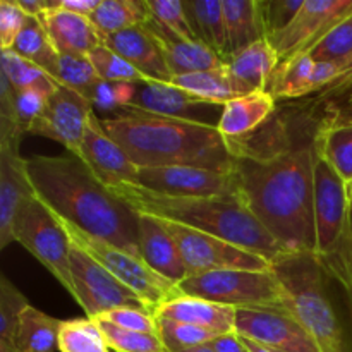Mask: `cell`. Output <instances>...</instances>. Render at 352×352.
I'll return each mask as SVG.
<instances>
[{
    "label": "cell",
    "mask_w": 352,
    "mask_h": 352,
    "mask_svg": "<svg viewBox=\"0 0 352 352\" xmlns=\"http://www.w3.org/2000/svg\"><path fill=\"white\" fill-rule=\"evenodd\" d=\"M313 140L267 157H237L241 201L285 253H313L315 184Z\"/></svg>",
    "instance_id": "6da1fadb"
},
{
    "label": "cell",
    "mask_w": 352,
    "mask_h": 352,
    "mask_svg": "<svg viewBox=\"0 0 352 352\" xmlns=\"http://www.w3.org/2000/svg\"><path fill=\"white\" fill-rule=\"evenodd\" d=\"M28 175L38 198L65 222L113 244L140 253V213L134 212L76 155H33Z\"/></svg>",
    "instance_id": "7a4b0ae2"
},
{
    "label": "cell",
    "mask_w": 352,
    "mask_h": 352,
    "mask_svg": "<svg viewBox=\"0 0 352 352\" xmlns=\"http://www.w3.org/2000/svg\"><path fill=\"white\" fill-rule=\"evenodd\" d=\"M107 133L124 148L138 168L203 167L232 172L237 164L234 141L215 126L122 109L102 119Z\"/></svg>",
    "instance_id": "3957f363"
},
{
    "label": "cell",
    "mask_w": 352,
    "mask_h": 352,
    "mask_svg": "<svg viewBox=\"0 0 352 352\" xmlns=\"http://www.w3.org/2000/svg\"><path fill=\"white\" fill-rule=\"evenodd\" d=\"M110 189L136 213L153 215L212 234L260 254L272 263L285 254L280 244L241 199L177 198L150 191L138 184H122Z\"/></svg>",
    "instance_id": "277c9868"
},
{
    "label": "cell",
    "mask_w": 352,
    "mask_h": 352,
    "mask_svg": "<svg viewBox=\"0 0 352 352\" xmlns=\"http://www.w3.org/2000/svg\"><path fill=\"white\" fill-rule=\"evenodd\" d=\"M274 272L287 294V313L315 340L320 352H346L339 318L325 291V270L313 253H285Z\"/></svg>",
    "instance_id": "5b68a950"
},
{
    "label": "cell",
    "mask_w": 352,
    "mask_h": 352,
    "mask_svg": "<svg viewBox=\"0 0 352 352\" xmlns=\"http://www.w3.org/2000/svg\"><path fill=\"white\" fill-rule=\"evenodd\" d=\"M181 294L243 309H278L287 313V294L274 267L270 270H220L186 277Z\"/></svg>",
    "instance_id": "8992f818"
},
{
    "label": "cell",
    "mask_w": 352,
    "mask_h": 352,
    "mask_svg": "<svg viewBox=\"0 0 352 352\" xmlns=\"http://www.w3.org/2000/svg\"><path fill=\"white\" fill-rule=\"evenodd\" d=\"M14 243H19L33 254L58 284L71 296L74 285L71 277V239L58 217L34 192L24 201L12 229Z\"/></svg>",
    "instance_id": "52a82bcc"
},
{
    "label": "cell",
    "mask_w": 352,
    "mask_h": 352,
    "mask_svg": "<svg viewBox=\"0 0 352 352\" xmlns=\"http://www.w3.org/2000/svg\"><path fill=\"white\" fill-rule=\"evenodd\" d=\"M58 220L67 232L69 239L82 251H86L93 260L98 261L120 284L134 292L153 315L165 301L181 292L177 285L151 270L141 258L78 229L65 220Z\"/></svg>",
    "instance_id": "ba28073f"
},
{
    "label": "cell",
    "mask_w": 352,
    "mask_h": 352,
    "mask_svg": "<svg viewBox=\"0 0 352 352\" xmlns=\"http://www.w3.org/2000/svg\"><path fill=\"white\" fill-rule=\"evenodd\" d=\"M164 226L177 243L188 277L220 270H270V260L244 250L226 239L201 232L182 223L164 220Z\"/></svg>",
    "instance_id": "9c48e42d"
},
{
    "label": "cell",
    "mask_w": 352,
    "mask_h": 352,
    "mask_svg": "<svg viewBox=\"0 0 352 352\" xmlns=\"http://www.w3.org/2000/svg\"><path fill=\"white\" fill-rule=\"evenodd\" d=\"M313 158V184H315V232L318 258L327 256L336 250L352 215L349 186L333 170L315 148Z\"/></svg>",
    "instance_id": "30bf717a"
},
{
    "label": "cell",
    "mask_w": 352,
    "mask_h": 352,
    "mask_svg": "<svg viewBox=\"0 0 352 352\" xmlns=\"http://www.w3.org/2000/svg\"><path fill=\"white\" fill-rule=\"evenodd\" d=\"M71 244V277L74 285L72 298L86 313V318H96L117 308L148 309L134 292L120 284L98 261L93 260L72 241Z\"/></svg>",
    "instance_id": "8fae6325"
},
{
    "label": "cell",
    "mask_w": 352,
    "mask_h": 352,
    "mask_svg": "<svg viewBox=\"0 0 352 352\" xmlns=\"http://www.w3.org/2000/svg\"><path fill=\"white\" fill-rule=\"evenodd\" d=\"M138 186L177 198H236L239 196L236 172L203 167L140 168Z\"/></svg>",
    "instance_id": "7c38bea8"
},
{
    "label": "cell",
    "mask_w": 352,
    "mask_h": 352,
    "mask_svg": "<svg viewBox=\"0 0 352 352\" xmlns=\"http://www.w3.org/2000/svg\"><path fill=\"white\" fill-rule=\"evenodd\" d=\"M352 16V0H305L291 24L280 33L267 38L278 60L308 54L332 28Z\"/></svg>",
    "instance_id": "4fadbf2b"
},
{
    "label": "cell",
    "mask_w": 352,
    "mask_h": 352,
    "mask_svg": "<svg viewBox=\"0 0 352 352\" xmlns=\"http://www.w3.org/2000/svg\"><path fill=\"white\" fill-rule=\"evenodd\" d=\"M93 112V105L85 96L58 85L28 134L57 141L65 151L81 158L82 136Z\"/></svg>",
    "instance_id": "5bb4252c"
},
{
    "label": "cell",
    "mask_w": 352,
    "mask_h": 352,
    "mask_svg": "<svg viewBox=\"0 0 352 352\" xmlns=\"http://www.w3.org/2000/svg\"><path fill=\"white\" fill-rule=\"evenodd\" d=\"M236 333L274 351L320 352L298 320L278 309H237Z\"/></svg>",
    "instance_id": "9a60e30c"
},
{
    "label": "cell",
    "mask_w": 352,
    "mask_h": 352,
    "mask_svg": "<svg viewBox=\"0 0 352 352\" xmlns=\"http://www.w3.org/2000/svg\"><path fill=\"white\" fill-rule=\"evenodd\" d=\"M223 105H212L195 98L189 93L175 88L170 82L162 81H143L134 82L133 102L127 109L143 110L172 119L191 120L215 126L219 124L222 110H217Z\"/></svg>",
    "instance_id": "2e32d148"
},
{
    "label": "cell",
    "mask_w": 352,
    "mask_h": 352,
    "mask_svg": "<svg viewBox=\"0 0 352 352\" xmlns=\"http://www.w3.org/2000/svg\"><path fill=\"white\" fill-rule=\"evenodd\" d=\"M81 160L109 188L138 184L140 168L133 164L124 148L103 127L102 119L93 112L82 136Z\"/></svg>",
    "instance_id": "e0dca14e"
},
{
    "label": "cell",
    "mask_w": 352,
    "mask_h": 352,
    "mask_svg": "<svg viewBox=\"0 0 352 352\" xmlns=\"http://www.w3.org/2000/svg\"><path fill=\"white\" fill-rule=\"evenodd\" d=\"M19 140H0V248L6 250L12 239V229L21 206L34 195L26 168V158L19 153Z\"/></svg>",
    "instance_id": "ac0fdd59"
},
{
    "label": "cell",
    "mask_w": 352,
    "mask_h": 352,
    "mask_svg": "<svg viewBox=\"0 0 352 352\" xmlns=\"http://www.w3.org/2000/svg\"><path fill=\"white\" fill-rule=\"evenodd\" d=\"M342 74V67L330 62H316L309 54L280 62L270 79L267 93L277 100H296L320 93Z\"/></svg>",
    "instance_id": "d6986e66"
},
{
    "label": "cell",
    "mask_w": 352,
    "mask_h": 352,
    "mask_svg": "<svg viewBox=\"0 0 352 352\" xmlns=\"http://www.w3.org/2000/svg\"><path fill=\"white\" fill-rule=\"evenodd\" d=\"M140 253L151 270L177 287L188 277L177 243L158 217L140 213Z\"/></svg>",
    "instance_id": "ffe728a7"
},
{
    "label": "cell",
    "mask_w": 352,
    "mask_h": 352,
    "mask_svg": "<svg viewBox=\"0 0 352 352\" xmlns=\"http://www.w3.org/2000/svg\"><path fill=\"white\" fill-rule=\"evenodd\" d=\"M277 52L267 38L254 41L250 47L236 52L226 58V67L234 89L239 96L267 91L275 69L278 67Z\"/></svg>",
    "instance_id": "44dd1931"
},
{
    "label": "cell",
    "mask_w": 352,
    "mask_h": 352,
    "mask_svg": "<svg viewBox=\"0 0 352 352\" xmlns=\"http://www.w3.org/2000/svg\"><path fill=\"white\" fill-rule=\"evenodd\" d=\"M144 28L157 40L172 78L174 76L195 74V72L217 71V69L226 67L223 57L217 54L213 48H210L203 41H184L172 36L165 28H162L153 19V16L144 24Z\"/></svg>",
    "instance_id": "7402d4cb"
},
{
    "label": "cell",
    "mask_w": 352,
    "mask_h": 352,
    "mask_svg": "<svg viewBox=\"0 0 352 352\" xmlns=\"http://www.w3.org/2000/svg\"><path fill=\"white\" fill-rule=\"evenodd\" d=\"M236 308L219 305L208 299L186 296L179 292L177 296L165 301L157 309L155 316L160 320H172L179 323L199 327L215 333L236 332Z\"/></svg>",
    "instance_id": "603a6c76"
},
{
    "label": "cell",
    "mask_w": 352,
    "mask_h": 352,
    "mask_svg": "<svg viewBox=\"0 0 352 352\" xmlns=\"http://www.w3.org/2000/svg\"><path fill=\"white\" fill-rule=\"evenodd\" d=\"M38 17L58 54L88 55L93 48L103 45V38L89 17L64 9L62 2L55 9L41 12Z\"/></svg>",
    "instance_id": "cb8c5ba5"
},
{
    "label": "cell",
    "mask_w": 352,
    "mask_h": 352,
    "mask_svg": "<svg viewBox=\"0 0 352 352\" xmlns=\"http://www.w3.org/2000/svg\"><path fill=\"white\" fill-rule=\"evenodd\" d=\"M103 45L126 58L148 79L162 82L172 81V74L168 71L160 47L153 34L144 26L131 28V30L110 34V36L103 38Z\"/></svg>",
    "instance_id": "d4e9b609"
},
{
    "label": "cell",
    "mask_w": 352,
    "mask_h": 352,
    "mask_svg": "<svg viewBox=\"0 0 352 352\" xmlns=\"http://www.w3.org/2000/svg\"><path fill=\"white\" fill-rule=\"evenodd\" d=\"M275 110V100L270 93L258 91L253 95L239 96L222 107L217 129L226 140L237 141L244 140L260 129L261 124L267 122Z\"/></svg>",
    "instance_id": "484cf974"
},
{
    "label": "cell",
    "mask_w": 352,
    "mask_h": 352,
    "mask_svg": "<svg viewBox=\"0 0 352 352\" xmlns=\"http://www.w3.org/2000/svg\"><path fill=\"white\" fill-rule=\"evenodd\" d=\"M313 144L347 186H352V122L339 117L316 129Z\"/></svg>",
    "instance_id": "4316f807"
},
{
    "label": "cell",
    "mask_w": 352,
    "mask_h": 352,
    "mask_svg": "<svg viewBox=\"0 0 352 352\" xmlns=\"http://www.w3.org/2000/svg\"><path fill=\"white\" fill-rule=\"evenodd\" d=\"M184 7L196 38L226 60L229 55V41L222 0H184Z\"/></svg>",
    "instance_id": "83f0119b"
},
{
    "label": "cell",
    "mask_w": 352,
    "mask_h": 352,
    "mask_svg": "<svg viewBox=\"0 0 352 352\" xmlns=\"http://www.w3.org/2000/svg\"><path fill=\"white\" fill-rule=\"evenodd\" d=\"M151 19V10L148 0H102L98 9L91 14L89 21L100 36L144 26Z\"/></svg>",
    "instance_id": "f1b7e54d"
},
{
    "label": "cell",
    "mask_w": 352,
    "mask_h": 352,
    "mask_svg": "<svg viewBox=\"0 0 352 352\" xmlns=\"http://www.w3.org/2000/svg\"><path fill=\"white\" fill-rule=\"evenodd\" d=\"M60 327L62 320L30 306L19 320L14 346L17 352H55Z\"/></svg>",
    "instance_id": "f546056e"
},
{
    "label": "cell",
    "mask_w": 352,
    "mask_h": 352,
    "mask_svg": "<svg viewBox=\"0 0 352 352\" xmlns=\"http://www.w3.org/2000/svg\"><path fill=\"white\" fill-rule=\"evenodd\" d=\"M226 14L227 41L230 57L236 52L263 40V28L258 16L256 0H222Z\"/></svg>",
    "instance_id": "4dcf8cb0"
},
{
    "label": "cell",
    "mask_w": 352,
    "mask_h": 352,
    "mask_svg": "<svg viewBox=\"0 0 352 352\" xmlns=\"http://www.w3.org/2000/svg\"><path fill=\"white\" fill-rule=\"evenodd\" d=\"M170 85L201 102L212 103V105H226L230 100L237 98L227 67L217 69V71L195 72V74L174 76Z\"/></svg>",
    "instance_id": "1f68e13d"
},
{
    "label": "cell",
    "mask_w": 352,
    "mask_h": 352,
    "mask_svg": "<svg viewBox=\"0 0 352 352\" xmlns=\"http://www.w3.org/2000/svg\"><path fill=\"white\" fill-rule=\"evenodd\" d=\"M10 50L16 52L19 57L33 62L34 65L47 71L50 76L58 60L57 48L52 43L40 17L34 16L26 17V23H24L21 33L17 34Z\"/></svg>",
    "instance_id": "d6a6232c"
},
{
    "label": "cell",
    "mask_w": 352,
    "mask_h": 352,
    "mask_svg": "<svg viewBox=\"0 0 352 352\" xmlns=\"http://www.w3.org/2000/svg\"><path fill=\"white\" fill-rule=\"evenodd\" d=\"M0 60H2L0 72L6 76L14 91L34 88L52 95L57 89L58 82L47 71L34 65L33 62L19 57L16 52L0 50Z\"/></svg>",
    "instance_id": "836d02e7"
},
{
    "label": "cell",
    "mask_w": 352,
    "mask_h": 352,
    "mask_svg": "<svg viewBox=\"0 0 352 352\" xmlns=\"http://www.w3.org/2000/svg\"><path fill=\"white\" fill-rule=\"evenodd\" d=\"M60 352H112L102 329L93 318L65 320L58 333Z\"/></svg>",
    "instance_id": "e575fe53"
},
{
    "label": "cell",
    "mask_w": 352,
    "mask_h": 352,
    "mask_svg": "<svg viewBox=\"0 0 352 352\" xmlns=\"http://www.w3.org/2000/svg\"><path fill=\"white\" fill-rule=\"evenodd\" d=\"M52 78L58 85L79 93L89 102V95L96 88L102 79L96 74L95 67L89 62L88 55H65L58 54L57 65H55Z\"/></svg>",
    "instance_id": "d590c367"
},
{
    "label": "cell",
    "mask_w": 352,
    "mask_h": 352,
    "mask_svg": "<svg viewBox=\"0 0 352 352\" xmlns=\"http://www.w3.org/2000/svg\"><path fill=\"white\" fill-rule=\"evenodd\" d=\"M308 54L316 62H330L344 71L352 62V16L332 28Z\"/></svg>",
    "instance_id": "8d00e7d4"
},
{
    "label": "cell",
    "mask_w": 352,
    "mask_h": 352,
    "mask_svg": "<svg viewBox=\"0 0 352 352\" xmlns=\"http://www.w3.org/2000/svg\"><path fill=\"white\" fill-rule=\"evenodd\" d=\"M88 58L93 64V67H95L96 74L103 81L131 82V85L143 81H153V79H148L143 72L138 71L126 58H122L119 54L110 50L107 45H100V47L93 48L88 54Z\"/></svg>",
    "instance_id": "74e56055"
},
{
    "label": "cell",
    "mask_w": 352,
    "mask_h": 352,
    "mask_svg": "<svg viewBox=\"0 0 352 352\" xmlns=\"http://www.w3.org/2000/svg\"><path fill=\"white\" fill-rule=\"evenodd\" d=\"M95 322L102 329L112 352H168L160 336L120 329L105 320L95 318Z\"/></svg>",
    "instance_id": "f35d334b"
},
{
    "label": "cell",
    "mask_w": 352,
    "mask_h": 352,
    "mask_svg": "<svg viewBox=\"0 0 352 352\" xmlns=\"http://www.w3.org/2000/svg\"><path fill=\"white\" fill-rule=\"evenodd\" d=\"M26 296L7 278L0 275V340L14 344L23 313L30 308Z\"/></svg>",
    "instance_id": "ab89813d"
},
{
    "label": "cell",
    "mask_w": 352,
    "mask_h": 352,
    "mask_svg": "<svg viewBox=\"0 0 352 352\" xmlns=\"http://www.w3.org/2000/svg\"><path fill=\"white\" fill-rule=\"evenodd\" d=\"M327 275L336 278L349 299L352 313V215L336 250L327 256L318 258Z\"/></svg>",
    "instance_id": "60d3db41"
},
{
    "label": "cell",
    "mask_w": 352,
    "mask_h": 352,
    "mask_svg": "<svg viewBox=\"0 0 352 352\" xmlns=\"http://www.w3.org/2000/svg\"><path fill=\"white\" fill-rule=\"evenodd\" d=\"M158 333H160V339L164 340L168 352L208 346L213 339L220 336V333L210 332V330L199 329V327L189 325V323H179L160 318H158Z\"/></svg>",
    "instance_id": "b9f144b4"
},
{
    "label": "cell",
    "mask_w": 352,
    "mask_h": 352,
    "mask_svg": "<svg viewBox=\"0 0 352 352\" xmlns=\"http://www.w3.org/2000/svg\"><path fill=\"white\" fill-rule=\"evenodd\" d=\"M151 16L172 36L184 41H199L189 24L184 0H148Z\"/></svg>",
    "instance_id": "7bdbcfd3"
},
{
    "label": "cell",
    "mask_w": 352,
    "mask_h": 352,
    "mask_svg": "<svg viewBox=\"0 0 352 352\" xmlns=\"http://www.w3.org/2000/svg\"><path fill=\"white\" fill-rule=\"evenodd\" d=\"M302 6L305 0H256L265 38L284 31L294 21Z\"/></svg>",
    "instance_id": "ee69618b"
},
{
    "label": "cell",
    "mask_w": 352,
    "mask_h": 352,
    "mask_svg": "<svg viewBox=\"0 0 352 352\" xmlns=\"http://www.w3.org/2000/svg\"><path fill=\"white\" fill-rule=\"evenodd\" d=\"M54 95V93H52ZM50 93H45L41 89H21V91H14V102H12V122L16 129L21 134L30 133L31 126L34 120L43 113L45 107H47Z\"/></svg>",
    "instance_id": "f6af8a7d"
},
{
    "label": "cell",
    "mask_w": 352,
    "mask_h": 352,
    "mask_svg": "<svg viewBox=\"0 0 352 352\" xmlns=\"http://www.w3.org/2000/svg\"><path fill=\"white\" fill-rule=\"evenodd\" d=\"M134 85L131 82H109L100 81L93 93L89 95V103L93 110H102V112H119L127 109L133 102Z\"/></svg>",
    "instance_id": "bcb514c9"
},
{
    "label": "cell",
    "mask_w": 352,
    "mask_h": 352,
    "mask_svg": "<svg viewBox=\"0 0 352 352\" xmlns=\"http://www.w3.org/2000/svg\"><path fill=\"white\" fill-rule=\"evenodd\" d=\"M96 318L113 323V325L120 327V329L133 330V332L160 336L158 333V318L144 308H117L105 313V315L96 316Z\"/></svg>",
    "instance_id": "7dc6e473"
},
{
    "label": "cell",
    "mask_w": 352,
    "mask_h": 352,
    "mask_svg": "<svg viewBox=\"0 0 352 352\" xmlns=\"http://www.w3.org/2000/svg\"><path fill=\"white\" fill-rule=\"evenodd\" d=\"M26 12L17 0H0V50H10L26 23Z\"/></svg>",
    "instance_id": "c3c4849f"
},
{
    "label": "cell",
    "mask_w": 352,
    "mask_h": 352,
    "mask_svg": "<svg viewBox=\"0 0 352 352\" xmlns=\"http://www.w3.org/2000/svg\"><path fill=\"white\" fill-rule=\"evenodd\" d=\"M320 102L352 105V62L332 85L320 91Z\"/></svg>",
    "instance_id": "681fc988"
},
{
    "label": "cell",
    "mask_w": 352,
    "mask_h": 352,
    "mask_svg": "<svg viewBox=\"0 0 352 352\" xmlns=\"http://www.w3.org/2000/svg\"><path fill=\"white\" fill-rule=\"evenodd\" d=\"M208 346L212 347L213 352H248L243 344V339L236 332L222 333L217 339H213Z\"/></svg>",
    "instance_id": "f907efd6"
},
{
    "label": "cell",
    "mask_w": 352,
    "mask_h": 352,
    "mask_svg": "<svg viewBox=\"0 0 352 352\" xmlns=\"http://www.w3.org/2000/svg\"><path fill=\"white\" fill-rule=\"evenodd\" d=\"M102 0H62V7L79 16L91 17V14L98 9Z\"/></svg>",
    "instance_id": "816d5d0a"
},
{
    "label": "cell",
    "mask_w": 352,
    "mask_h": 352,
    "mask_svg": "<svg viewBox=\"0 0 352 352\" xmlns=\"http://www.w3.org/2000/svg\"><path fill=\"white\" fill-rule=\"evenodd\" d=\"M0 352H17V349H16V346H14V344L2 342V340H0Z\"/></svg>",
    "instance_id": "f5cc1de1"
},
{
    "label": "cell",
    "mask_w": 352,
    "mask_h": 352,
    "mask_svg": "<svg viewBox=\"0 0 352 352\" xmlns=\"http://www.w3.org/2000/svg\"><path fill=\"white\" fill-rule=\"evenodd\" d=\"M346 112H337V117L342 120H349V122H352V109H344Z\"/></svg>",
    "instance_id": "db71d44e"
},
{
    "label": "cell",
    "mask_w": 352,
    "mask_h": 352,
    "mask_svg": "<svg viewBox=\"0 0 352 352\" xmlns=\"http://www.w3.org/2000/svg\"><path fill=\"white\" fill-rule=\"evenodd\" d=\"M177 352H213L210 346H201V347H195V349H186V351H177Z\"/></svg>",
    "instance_id": "11a10c76"
},
{
    "label": "cell",
    "mask_w": 352,
    "mask_h": 352,
    "mask_svg": "<svg viewBox=\"0 0 352 352\" xmlns=\"http://www.w3.org/2000/svg\"><path fill=\"white\" fill-rule=\"evenodd\" d=\"M349 191H351V199H352V186H351V189H349Z\"/></svg>",
    "instance_id": "9f6ffc18"
},
{
    "label": "cell",
    "mask_w": 352,
    "mask_h": 352,
    "mask_svg": "<svg viewBox=\"0 0 352 352\" xmlns=\"http://www.w3.org/2000/svg\"><path fill=\"white\" fill-rule=\"evenodd\" d=\"M275 352H289V351H275Z\"/></svg>",
    "instance_id": "6f0895ef"
}]
</instances>
